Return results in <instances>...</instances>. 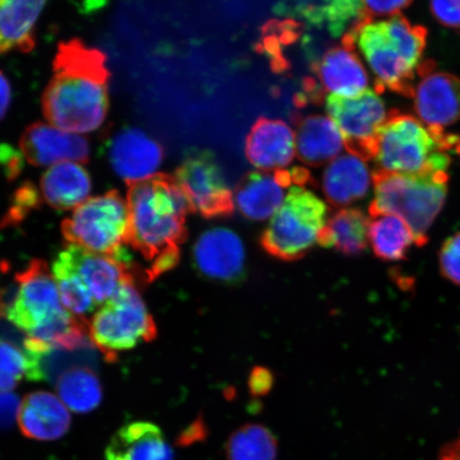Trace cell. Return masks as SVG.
<instances>
[{"mask_svg":"<svg viewBox=\"0 0 460 460\" xmlns=\"http://www.w3.org/2000/svg\"><path fill=\"white\" fill-rule=\"evenodd\" d=\"M53 66V78L42 97L46 119L77 135L99 129L109 111L106 55L73 39L58 46Z\"/></svg>","mask_w":460,"mask_h":460,"instance_id":"cell-1","label":"cell"},{"mask_svg":"<svg viewBox=\"0 0 460 460\" xmlns=\"http://www.w3.org/2000/svg\"><path fill=\"white\" fill-rule=\"evenodd\" d=\"M128 244L151 263L146 274L153 280L180 262L191 208L175 178L164 174L128 185Z\"/></svg>","mask_w":460,"mask_h":460,"instance_id":"cell-2","label":"cell"},{"mask_svg":"<svg viewBox=\"0 0 460 460\" xmlns=\"http://www.w3.org/2000/svg\"><path fill=\"white\" fill-rule=\"evenodd\" d=\"M16 296L2 314L28 341L46 349H77L90 341L89 325L63 306L59 291L48 264L34 259L15 276Z\"/></svg>","mask_w":460,"mask_h":460,"instance_id":"cell-3","label":"cell"},{"mask_svg":"<svg viewBox=\"0 0 460 460\" xmlns=\"http://www.w3.org/2000/svg\"><path fill=\"white\" fill-rule=\"evenodd\" d=\"M348 34L376 77L377 93L390 90L413 97V80L428 62L422 60L427 29L412 25L398 14L385 21L362 22Z\"/></svg>","mask_w":460,"mask_h":460,"instance_id":"cell-4","label":"cell"},{"mask_svg":"<svg viewBox=\"0 0 460 460\" xmlns=\"http://www.w3.org/2000/svg\"><path fill=\"white\" fill-rule=\"evenodd\" d=\"M459 153V137L428 128L410 114L391 112L377 131L369 159L377 172L424 175L447 172L451 154Z\"/></svg>","mask_w":460,"mask_h":460,"instance_id":"cell-5","label":"cell"},{"mask_svg":"<svg viewBox=\"0 0 460 460\" xmlns=\"http://www.w3.org/2000/svg\"><path fill=\"white\" fill-rule=\"evenodd\" d=\"M447 172L406 175L373 172L371 215L402 218L415 235L417 246L428 243V233L440 214L447 194Z\"/></svg>","mask_w":460,"mask_h":460,"instance_id":"cell-6","label":"cell"},{"mask_svg":"<svg viewBox=\"0 0 460 460\" xmlns=\"http://www.w3.org/2000/svg\"><path fill=\"white\" fill-rule=\"evenodd\" d=\"M305 183L295 182L261 237L263 250L283 261L303 258L319 243L326 226L327 205Z\"/></svg>","mask_w":460,"mask_h":460,"instance_id":"cell-7","label":"cell"},{"mask_svg":"<svg viewBox=\"0 0 460 460\" xmlns=\"http://www.w3.org/2000/svg\"><path fill=\"white\" fill-rule=\"evenodd\" d=\"M92 343L112 361L117 354L154 341L157 327L134 279L124 281L111 300L103 304L89 322Z\"/></svg>","mask_w":460,"mask_h":460,"instance_id":"cell-8","label":"cell"},{"mask_svg":"<svg viewBox=\"0 0 460 460\" xmlns=\"http://www.w3.org/2000/svg\"><path fill=\"white\" fill-rule=\"evenodd\" d=\"M61 229L68 244L126 261L123 244L128 243L129 232L128 201L118 191L89 199L63 221Z\"/></svg>","mask_w":460,"mask_h":460,"instance_id":"cell-9","label":"cell"},{"mask_svg":"<svg viewBox=\"0 0 460 460\" xmlns=\"http://www.w3.org/2000/svg\"><path fill=\"white\" fill-rule=\"evenodd\" d=\"M174 178L185 193L191 212L205 217H217L234 211L232 190L211 153H190L177 169Z\"/></svg>","mask_w":460,"mask_h":460,"instance_id":"cell-10","label":"cell"},{"mask_svg":"<svg viewBox=\"0 0 460 460\" xmlns=\"http://www.w3.org/2000/svg\"><path fill=\"white\" fill-rule=\"evenodd\" d=\"M326 112L341 130L348 151L369 159L377 131L391 113L376 91L369 90L358 96H327Z\"/></svg>","mask_w":460,"mask_h":460,"instance_id":"cell-11","label":"cell"},{"mask_svg":"<svg viewBox=\"0 0 460 460\" xmlns=\"http://www.w3.org/2000/svg\"><path fill=\"white\" fill-rule=\"evenodd\" d=\"M193 259L198 272L205 279L222 284H237L245 275V249L232 229L207 230L197 241Z\"/></svg>","mask_w":460,"mask_h":460,"instance_id":"cell-12","label":"cell"},{"mask_svg":"<svg viewBox=\"0 0 460 460\" xmlns=\"http://www.w3.org/2000/svg\"><path fill=\"white\" fill-rule=\"evenodd\" d=\"M307 181V172L300 169L250 172L235 191L234 206L249 220L266 221L279 210L293 183Z\"/></svg>","mask_w":460,"mask_h":460,"instance_id":"cell-13","label":"cell"},{"mask_svg":"<svg viewBox=\"0 0 460 460\" xmlns=\"http://www.w3.org/2000/svg\"><path fill=\"white\" fill-rule=\"evenodd\" d=\"M20 146L28 163L36 166L85 164L90 159V144L85 137L43 123L28 126Z\"/></svg>","mask_w":460,"mask_h":460,"instance_id":"cell-14","label":"cell"},{"mask_svg":"<svg viewBox=\"0 0 460 460\" xmlns=\"http://www.w3.org/2000/svg\"><path fill=\"white\" fill-rule=\"evenodd\" d=\"M109 157L115 172L131 185L157 175L164 148L146 132L126 128L113 137Z\"/></svg>","mask_w":460,"mask_h":460,"instance_id":"cell-15","label":"cell"},{"mask_svg":"<svg viewBox=\"0 0 460 460\" xmlns=\"http://www.w3.org/2000/svg\"><path fill=\"white\" fill-rule=\"evenodd\" d=\"M246 157L261 172L285 171L296 155V132L281 119H258L246 137Z\"/></svg>","mask_w":460,"mask_h":460,"instance_id":"cell-16","label":"cell"},{"mask_svg":"<svg viewBox=\"0 0 460 460\" xmlns=\"http://www.w3.org/2000/svg\"><path fill=\"white\" fill-rule=\"evenodd\" d=\"M413 97L419 118L428 128L445 129L460 119V78L456 75H423Z\"/></svg>","mask_w":460,"mask_h":460,"instance_id":"cell-17","label":"cell"},{"mask_svg":"<svg viewBox=\"0 0 460 460\" xmlns=\"http://www.w3.org/2000/svg\"><path fill=\"white\" fill-rule=\"evenodd\" d=\"M315 74L322 88L332 96L349 99L364 93L369 85L364 63L349 34L342 38L341 46L327 51L316 63Z\"/></svg>","mask_w":460,"mask_h":460,"instance_id":"cell-18","label":"cell"},{"mask_svg":"<svg viewBox=\"0 0 460 460\" xmlns=\"http://www.w3.org/2000/svg\"><path fill=\"white\" fill-rule=\"evenodd\" d=\"M16 421L27 438L54 441L67 433L72 420L70 411L59 396L38 391L21 401Z\"/></svg>","mask_w":460,"mask_h":460,"instance_id":"cell-19","label":"cell"},{"mask_svg":"<svg viewBox=\"0 0 460 460\" xmlns=\"http://www.w3.org/2000/svg\"><path fill=\"white\" fill-rule=\"evenodd\" d=\"M66 250L99 306L111 300L124 281L132 279L128 263L123 259L97 254L73 244H68Z\"/></svg>","mask_w":460,"mask_h":460,"instance_id":"cell-20","label":"cell"},{"mask_svg":"<svg viewBox=\"0 0 460 460\" xmlns=\"http://www.w3.org/2000/svg\"><path fill=\"white\" fill-rule=\"evenodd\" d=\"M372 181L367 159L348 151L327 164L322 176V189L332 205L348 206L366 198Z\"/></svg>","mask_w":460,"mask_h":460,"instance_id":"cell-21","label":"cell"},{"mask_svg":"<svg viewBox=\"0 0 460 460\" xmlns=\"http://www.w3.org/2000/svg\"><path fill=\"white\" fill-rule=\"evenodd\" d=\"M275 11L301 17L314 26H324L333 37L341 36L345 31L348 34L362 22L371 21L364 2L358 0L285 3L276 5Z\"/></svg>","mask_w":460,"mask_h":460,"instance_id":"cell-22","label":"cell"},{"mask_svg":"<svg viewBox=\"0 0 460 460\" xmlns=\"http://www.w3.org/2000/svg\"><path fill=\"white\" fill-rule=\"evenodd\" d=\"M108 460H174V453L157 425L132 422L115 433L106 448Z\"/></svg>","mask_w":460,"mask_h":460,"instance_id":"cell-23","label":"cell"},{"mask_svg":"<svg viewBox=\"0 0 460 460\" xmlns=\"http://www.w3.org/2000/svg\"><path fill=\"white\" fill-rule=\"evenodd\" d=\"M296 154L304 164L320 165L341 156L347 147L341 129L330 117L310 115L298 125Z\"/></svg>","mask_w":460,"mask_h":460,"instance_id":"cell-24","label":"cell"},{"mask_svg":"<svg viewBox=\"0 0 460 460\" xmlns=\"http://www.w3.org/2000/svg\"><path fill=\"white\" fill-rule=\"evenodd\" d=\"M43 2L0 0V54L31 53L36 46V25Z\"/></svg>","mask_w":460,"mask_h":460,"instance_id":"cell-25","label":"cell"},{"mask_svg":"<svg viewBox=\"0 0 460 460\" xmlns=\"http://www.w3.org/2000/svg\"><path fill=\"white\" fill-rule=\"evenodd\" d=\"M92 182L88 172L76 163L50 166L41 181L42 198L56 209H76L89 199Z\"/></svg>","mask_w":460,"mask_h":460,"instance_id":"cell-26","label":"cell"},{"mask_svg":"<svg viewBox=\"0 0 460 460\" xmlns=\"http://www.w3.org/2000/svg\"><path fill=\"white\" fill-rule=\"evenodd\" d=\"M370 220L359 209L345 208L335 212L322 232L319 244L333 247L345 256H358L369 243Z\"/></svg>","mask_w":460,"mask_h":460,"instance_id":"cell-27","label":"cell"},{"mask_svg":"<svg viewBox=\"0 0 460 460\" xmlns=\"http://www.w3.org/2000/svg\"><path fill=\"white\" fill-rule=\"evenodd\" d=\"M46 352L25 341L22 347L0 339V393L8 394L27 381L45 377L42 359Z\"/></svg>","mask_w":460,"mask_h":460,"instance_id":"cell-28","label":"cell"},{"mask_svg":"<svg viewBox=\"0 0 460 460\" xmlns=\"http://www.w3.org/2000/svg\"><path fill=\"white\" fill-rule=\"evenodd\" d=\"M369 243L374 254L384 261H404L413 244L415 235L407 224L394 215H371Z\"/></svg>","mask_w":460,"mask_h":460,"instance_id":"cell-29","label":"cell"},{"mask_svg":"<svg viewBox=\"0 0 460 460\" xmlns=\"http://www.w3.org/2000/svg\"><path fill=\"white\" fill-rule=\"evenodd\" d=\"M58 396L68 411L86 413L94 411L102 398V384L88 367H72L57 379Z\"/></svg>","mask_w":460,"mask_h":460,"instance_id":"cell-30","label":"cell"},{"mask_svg":"<svg viewBox=\"0 0 460 460\" xmlns=\"http://www.w3.org/2000/svg\"><path fill=\"white\" fill-rule=\"evenodd\" d=\"M53 276L63 306L77 319L89 325L88 319L91 320L94 315L99 305L86 289L66 249L54 261Z\"/></svg>","mask_w":460,"mask_h":460,"instance_id":"cell-31","label":"cell"},{"mask_svg":"<svg viewBox=\"0 0 460 460\" xmlns=\"http://www.w3.org/2000/svg\"><path fill=\"white\" fill-rule=\"evenodd\" d=\"M224 451L227 460H276L279 441L271 429L249 423L228 437Z\"/></svg>","mask_w":460,"mask_h":460,"instance_id":"cell-32","label":"cell"},{"mask_svg":"<svg viewBox=\"0 0 460 460\" xmlns=\"http://www.w3.org/2000/svg\"><path fill=\"white\" fill-rule=\"evenodd\" d=\"M41 203L36 187L31 183H24L15 192L13 204L11 206L9 214L5 216L2 226H8L10 224L19 222L26 217L29 212L37 208Z\"/></svg>","mask_w":460,"mask_h":460,"instance_id":"cell-33","label":"cell"},{"mask_svg":"<svg viewBox=\"0 0 460 460\" xmlns=\"http://www.w3.org/2000/svg\"><path fill=\"white\" fill-rule=\"evenodd\" d=\"M439 268L447 280L460 286V233L453 234L442 244L439 252Z\"/></svg>","mask_w":460,"mask_h":460,"instance_id":"cell-34","label":"cell"},{"mask_svg":"<svg viewBox=\"0 0 460 460\" xmlns=\"http://www.w3.org/2000/svg\"><path fill=\"white\" fill-rule=\"evenodd\" d=\"M429 8L439 24L451 28L460 34V0L433 2L429 4Z\"/></svg>","mask_w":460,"mask_h":460,"instance_id":"cell-35","label":"cell"},{"mask_svg":"<svg viewBox=\"0 0 460 460\" xmlns=\"http://www.w3.org/2000/svg\"><path fill=\"white\" fill-rule=\"evenodd\" d=\"M21 401L13 393H0V431L13 427L17 412H19Z\"/></svg>","mask_w":460,"mask_h":460,"instance_id":"cell-36","label":"cell"},{"mask_svg":"<svg viewBox=\"0 0 460 460\" xmlns=\"http://www.w3.org/2000/svg\"><path fill=\"white\" fill-rule=\"evenodd\" d=\"M274 377L271 371L267 367H256L251 372L249 378V389L255 396H263L271 391Z\"/></svg>","mask_w":460,"mask_h":460,"instance_id":"cell-37","label":"cell"},{"mask_svg":"<svg viewBox=\"0 0 460 460\" xmlns=\"http://www.w3.org/2000/svg\"><path fill=\"white\" fill-rule=\"evenodd\" d=\"M364 4L367 16L373 21V17L398 15L402 10L410 7L411 2L400 0V2H364Z\"/></svg>","mask_w":460,"mask_h":460,"instance_id":"cell-38","label":"cell"},{"mask_svg":"<svg viewBox=\"0 0 460 460\" xmlns=\"http://www.w3.org/2000/svg\"><path fill=\"white\" fill-rule=\"evenodd\" d=\"M0 163L4 164L10 180H13L22 171V157L11 151L10 147H0Z\"/></svg>","mask_w":460,"mask_h":460,"instance_id":"cell-39","label":"cell"},{"mask_svg":"<svg viewBox=\"0 0 460 460\" xmlns=\"http://www.w3.org/2000/svg\"><path fill=\"white\" fill-rule=\"evenodd\" d=\"M11 96H13V92H11L9 80L4 76L3 72H0V120L7 114Z\"/></svg>","mask_w":460,"mask_h":460,"instance_id":"cell-40","label":"cell"},{"mask_svg":"<svg viewBox=\"0 0 460 460\" xmlns=\"http://www.w3.org/2000/svg\"><path fill=\"white\" fill-rule=\"evenodd\" d=\"M438 460H460V434L442 448Z\"/></svg>","mask_w":460,"mask_h":460,"instance_id":"cell-41","label":"cell"}]
</instances>
